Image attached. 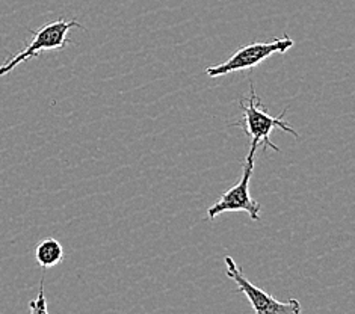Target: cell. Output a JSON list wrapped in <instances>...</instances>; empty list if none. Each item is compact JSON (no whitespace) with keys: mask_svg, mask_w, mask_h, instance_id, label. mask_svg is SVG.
I'll list each match as a JSON object with an SVG mask.
<instances>
[{"mask_svg":"<svg viewBox=\"0 0 355 314\" xmlns=\"http://www.w3.org/2000/svg\"><path fill=\"white\" fill-rule=\"evenodd\" d=\"M241 107L243 116L241 121L236 123V125L242 127L245 134L251 139V143H256V146H261V143H263L265 150L270 148L278 152L280 148L274 146L272 141H270V133H272L274 129H282L287 133L293 134L295 138H298V133L284 121V115L287 110L284 109L283 114L278 116H270L265 110V107L261 106V101L256 94L252 82H250V96L241 100Z\"/></svg>","mask_w":355,"mask_h":314,"instance_id":"6da1fadb","label":"cell"},{"mask_svg":"<svg viewBox=\"0 0 355 314\" xmlns=\"http://www.w3.org/2000/svg\"><path fill=\"white\" fill-rule=\"evenodd\" d=\"M73 28L83 29L82 24H79L76 20L65 21L61 19L56 21L46 23L44 26L40 28L38 30H31L32 41L21 50V52L8 59L3 65H0V76L11 73L17 65L28 62L29 59L37 58L43 52L62 50L67 44H71V40L69 38V30Z\"/></svg>","mask_w":355,"mask_h":314,"instance_id":"7a4b0ae2","label":"cell"},{"mask_svg":"<svg viewBox=\"0 0 355 314\" xmlns=\"http://www.w3.org/2000/svg\"><path fill=\"white\" fill-rule=\"evenodd\" d=\"M259 146L251 143L248 156L245 157L243 173L238 184L225 191L216 202L207 209V219L214 220L219 215L228 213V211H245L248 213L252 220H259L261 213V206L250 195V182L252 171H254V160L256 151Z\"/></svg>","mask_w":355,"mask_h":314,"instance_id":"3957f363","label":"cell"},{"mask_svg":"<svg viewBox=\"0 0 355 314\" xmlns=\"http://www.w3.org/2000/svg\"><path fill=\"white\" fill-rule=\"evenodd\" d=\"M293 44L295 41L289 35H283L270 42H252V44L236 50L234 55L228 58L223 64L209 67L206 73L209 78H223V76L236 71L251 70L260 65L269 56L275 53H286L287 50L293 47Z\"/></svg>","mask_w":355,"mask_h":314,"instance_id":"277c9868","label":"cell"},{"mask_svg":"<svg viewBox=\"0 0 355 314\" xmlns=\"http://www.w3.org/2000/svg\"><path fill=\"white\" fill-rule=\"evenodd\" d=\"M225 274L227 277L238 284L239 292H242L250 299V304L256 314H301V304L297 299L277 301L268 295L263 288L252 284L250 279L243 275L242 269L238 266L233 257L227 256L225 259Z\"/></svg>","mask_w":355,"mask_h":314,"instance_id":"5b68a950","label":"cell"},{"mask_svg":"<svg viewBox=\"0 0 355 314\" xmlns=\"http://www.w3.org/2000/svg\"><path fill=\"white\" fill-rule=\"evenodd\" d=\"M64 257L65 252L61 242L53 239V237L41 241L35 248V259L38 261V265L43 266L44 269L55 268L64 260Z\"/></svg>","mask_w":355,"mask_h":314,"instance_id":"8992f818","label":"cell"},{"mask_svg":"<svg viewBox=\"0 0 355 314\" xmlns=\"http://www.w3.org/2000/svg\"><path fill=\"white\" fill-rule=\"evenodd\" d=\"M29 310H31V314H49L47 301L44 295V281H41L37 298L29 302Z\"/></svg>","mask_w":355,"mask_h":314,"instance_id":"52a82bcc","label":"cell"}]
</instances>
